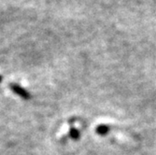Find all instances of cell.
Segmentation results:
<instances>
[{
	"mask_svg": "<svg viewBox=\"0 0 156 155\" xmlns=\"http://www.w3.org/2000/svg\"><path fill=\"white\" fill-rule=\"evenodd\" d=\"M108 131V126H105V125H103V126H99L98 129H97V132H98L99 134H101V135L106 134Z\"/></svg>",
	"mask_w": 156,
	"mask_h": 155,
	"instance_id": "cell-1",
	"label": "cell"
}]
</instances>
